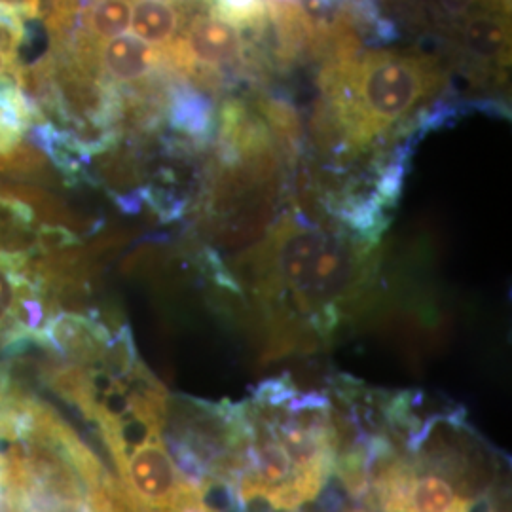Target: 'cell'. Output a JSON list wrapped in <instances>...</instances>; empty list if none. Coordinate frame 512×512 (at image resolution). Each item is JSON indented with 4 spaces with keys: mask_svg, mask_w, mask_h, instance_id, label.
Here are the masks:
<instances>
[{
    "mask_svg": "<svg viewBox=\"0 0 512 512\" xmlns=\"http://www.w3.org/2000/svg\"><path fill=\"white\" fill-rule=\"evenodd\" d=\"M226 420L243 505L294 512L323 490L336 463V431L323 397L272 382L226 412Z\"/></svg>",
    "mask_w": 512,
    "mask_h": 512,
    "instance_id": "cell-1",
    "label": "cell"
},
{
    "mask_svg": "<svg viewBox=\"0 0 512 512\" xmlns=\"http://www.w3.org/2000/svg\"><path fill=\"white\" fill-rule=\"evenodd\" d=\"M272 260V285L281 300L317 327L338 321V308L353 298L365 275L342 239L311 226L287 228Z\"/></svg>",
    "mask_w": 512,
    "mask_h": 512,
    "instance_id": "cell-2",
    "label": "cell"
},
{
    "mask_svg": "<svg viewBox=\"0 0 512 512\" xmlns=\"http://www.w3.org/2000/svg\"><path fill=\"white\" fill-rule=\"evenodd\" d=\"M376 492L385 512H471L475 499L444 459L389 458L382 465Z\"/></svg>",
    "mask_w": 512,
    "mask_h": 512,
    "instance_id": "cell-3",
    "label": "cell"
},
{
    "mask_svg": "<svg viewBox=\"0 0 512 512\" xmlns=\"http://www.w3.org/2000/svg\"><path fill=\"white\" fill-rule=\"evenodd\" d=\"M44 283L25 251L0 249V349L25 348L44 327Z\"/></svg>",
    "mask_w": 512,
    "mask_h": 512,
    "instance_id": "cell-4",
    "label": "cell"
},
{
    "mask_svg": "<svg viewBox=\"0 0 512 512\" xmlns=\"http://www.w3.org/2000/svg\"><path fill=\"white\" fill-rule=\"evenodd\" d=\"M355 97L365 116L376 129L401 120L425 92V74L414 61L401 57L368 59L355 74Z\"/></svg>",
    "mask_w": 512,
    "mask_h": 512,
    "instance_id": "cell-5",
    "label": "cell"
},
{
    "mask_svg": "<svg viewBox=\"0 0 512 512\" xmlns=\"http://www.w3.org/2000/svg\"><path fill=\"white\" fill-rule=\"evenodd\" d=\"M158 52L135 35L110 38L101 48V65L116 82H135L158 63Z\"/></svg>",
    "mask_w": 512,
    "mask_h": 512,
    "instance_id": "cell-6",
    "label": "cell"
},
{
    "mask_svg": "<svg viewBox=\"0 0 512 512\" xmlns=\"http://www.w3.org/2000/svg\"><path fill=\"white\" fill-rule=\"evenodd\" d=\"M186 48L207 65L226 63L239 54L238 31L224 19L198 18L188 31Z\"/></svg>",
    "mask_w": 512,
    "mask_h": 512,
    "instance_id": "cell-7",
    "label": "cell"
},
{
    "mask_svg": "<svg viewBox=\"0 0 512 512\" xmlns=\"http://www.w3.org/2000/svg\"><path fill=\"white\" fill-rule=\"evenodd\" d=\"M131 31L147 44H167L177 31V12L156 0H139L131 12Z\"/></svg>",
    "mask_w": 512,
    "mask_h": 512,
    "instance_id": "cell-8",
    "label": "cell"
},
{
    "mask_svg": "<svg viewBox=\"0 0 512 512\" xmlns=\"http://www.w3.org/2000/svg\"><path fill=\"white\" fill-rule=\"evenodd\" d=\"M465 44L482 59L503 54L509 46V31L494 18H473L465 25Z\"/></svg>",
    "mask_w": 512,
    "mask_h": 512,
    "instance_id": "cell-9",
    "label": "cell"
},
{
    "mask_svg": "<svg viewBox=\"0 0 512 512\" xmlns=\"http://www.w3.org/2000/svg\"><path fill=\"white\" fill-rule=\"evenodd\" d=\"M129 0H95L88 23L90 31L99 38H116L126 35L131 25Z\"/></svg>",
    "mask_w": 512,
    "mask_h": 512,
    "instance_id": "cell-10",
    "label": "cell"
},
{
    "mask_svg": "<svg viewBox=\"0 0 512 512\" xmlns=\"http://www.w3.org/2000/svg\"><path fill=\"white\" fill-rule=\"evenodd\" d=\"M46 169V156L25 137L16 147L0 154V175L35 177Z\"/></svg>",
    "mask_w": 512,
    "mask_h": 512,
    "instance_id": "cell-11",
    "label": "cell"
},
{
    "mask_svg": "<svg viewBox=\"0 0 512 512\" xmlns=\"http://www.w3.org/2000/svg\"><path fill=\"white\" fill-rule=\"evenodd\" d=\"M302 4H304V10L310 16L323 19L330 16L338 8L340 0H302Z\"/></svg>",
    "mask_w": 512,
    "mask_h": 512,
    "instance_id": "cell-12",
    "label": "cell"
},
{
    "mask_svg": "<svg viewBox=\"0 0 512 512\" xmlns=\"http://www.w3.org/2000/svg\"><path fill=\"white\" fill-rule=\"evenodd\" d=\"M224 10L230 12L228 16L234 18H247L251 12H255L256 0H220Z\"/></svg>",
    "mask_w": 512,
    "mask_h": 512,
    "instance_id": "cell-13",
    "label": "cell"
},
{
    "mask_svg": "<svg viewBox=\"0 0 512 512\" xmlns=\"http://www.w3.org/2000/svg\"><path fill=\"white\" fill-rule=\"evenodd\" d=\"M439 4L448 14L459 16V14H465L471 8L473 0H439Z\"/></svg>",
    "mask_w": 512,
    "mask_h": 512,
    "instance_id": "cell-14",
    "label": "cell"
},
{
    "mask_svg": "<svg viewBox=\"0 0 512 512\" xmlns=\"http://www.w3.org/2000/svg\"><path fill=\"white\" fill-rule=\"evenodd\" d=\"M8 71H10V63H8V59L4 55L0 54V76L8 74Z\"/></svg>",
    "mask_w": 512,
    "mask_h": 512,
    "instance_id": "cell-15",
    "label": "cell"
},
{
    "mask_svg": "<svg viewBox=\"0 0 512 512\" xmlns=\"http://www.w3.org/2000/svg\"><path fill=\"white\" fill-rule=\"evenodd\" d=\"M156 2H169V0H156Z\"/></svg>",
    "mask_w": 512,
    "mask_h": 512,
    "instance_id": "cell-16",
    "label": "cell"
}]
</instances>
